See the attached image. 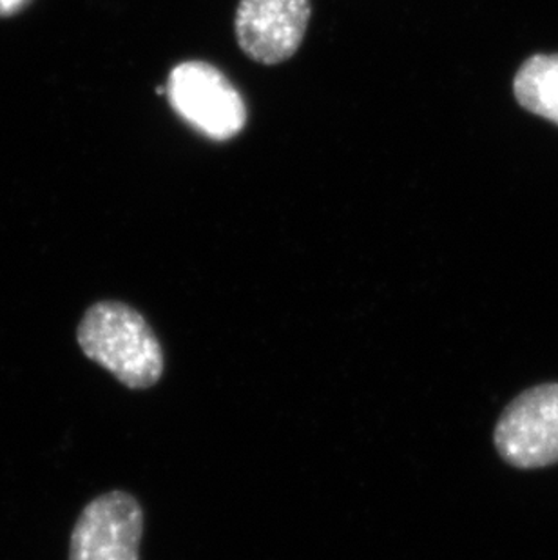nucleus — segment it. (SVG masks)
Wrapping results in <instances>:
<instances>
[{
	"label": "nucleus",
	"mask_w": 558,
	"mask_h": 560,
	"mask_svg": "<svg viewBox=\"0 0 558 560\" xmlns=\"http://www.w3.org/2000/svg\"><path fill=\"white\" fill-rule=\"evenodd\" d=\"M80 349L121 385L143 390L164 374V350L146 317L126 303L98 302L85 311L79 330Z\"/></svg>",
	"instance_id": "nucleus-1"
},
{
	"label": "nucleus",
	"mask_w": 558,
	"mask_h": 560,
	"mask_svg": "<svg viewBox=\"0 0 558 560\" xmlns=\"http://www.w3.org/2000/svg\"><path fill=\"white\" fill-rule=\"evenodd\" d=\"M165 90L174 112L212 140H231L247 124V106L240 91L212 63H178L168 74Z\"/></svg>",
	"instance_id": "nucleus-2"
},
{
	"label": "nucleus",
	"mask_w": 558,
	"mask_h": 560,
	"mask_svg": "<svg viewBox=\"0 0 558 560\" xmlns=\"http://www.w3.org/2000/svg\"><path fill=\"white\" fill-rule=\"evenodd\" d=\"M497 452L516 468L558 463V385L533 386L505 407L496 427Z\"/></svg>",
	"instance_id": "nucleus-3"
},
{
	"label": "nucleus",
	"mask_w": 558,
	"mask_h": 560,
	"mask_svg": "<svg viewBox=\"0 0 558 560\" xmlns=\"http://www.w3.org/2000/svg\"><path fill=\"white\" fill-rule=\"evenodd\" d=\"M143 512L129 493H104L82 510L69 545V560H140Z\"/></svg>",
	"instance_id": "nucleus-4"
},
{
	"label": "nucleus",
	"mask_w": 558,
	"mask_h": 560,
	"mask_svg": "<svg viewBox=\"0 0 558 560\" xmlns=\"http://www.w3.org/2000/svg\"><path fill=\"white\" fill-rule=\"evenodd\" d=\"M309 21L311 0H240L234 30L248 59L276 66L298 54Z\"/></svg>",
	"instance_id": "nucleus-5"
},
{
	"label": "nucleus",
	"mask_w": 558,
	"mask_h": 560,
	"mask_svg": "<svg viewBox=\"0 0 558 560\" xmlns=\"http://www.w3.org/2000/svg\"><path fill=\"white\" fill-rule=\"evenodd\" d=\"M516 101L527 112L558 124V55H537L515 79Z\"/></svg>",
	"instance_id": "nucleus-6"
},
{
	"label": "nucleus",
	"mask_w": 558,
	"mask_h": 560,
	"mask_svg": "<svg viewBox=\"0 0 558 560\" xmlns=\"http://www.w3.org/2000/svg\"><path fill=\"white\" fill-rule=\"evenodd\" d=\"M32 0H0V16H13L26 10Z\"/></svg>",
	"instance_id": "nucleus-7"
}]
</instances>
